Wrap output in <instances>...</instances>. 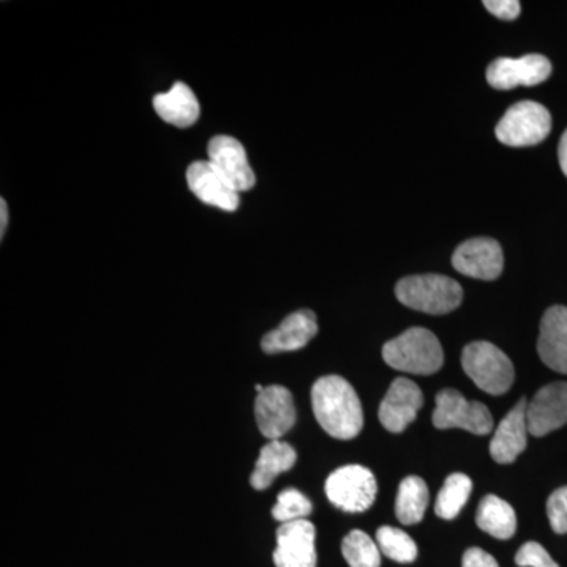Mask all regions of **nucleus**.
I'll use <instances>...</instances> for the list:
<instances>
[{"instance_id": "nucleus-3", "label": "nucleus", "mask_w": 567, "mask_h": 567, "mask_svg": "<svg viewBox=\"0 0 567 567\" xmlns=\"http://www.w3.org/2000/svg\"><path fill=\"white\" fill-rule=\"evenodd\" d=\"M395 297L406 308L424 315L443 316L461 306L464 290L456 279L447 276L416 275L398 282Z\"/></svg>"}, {"instance_id": "nucleus-16", "label": "nucleus", "mask_w": 567, "mask_h": 567, "mask_svg": "<svg viewBox=\"0 0 567 567\" xmlns=\"http://www.w3.org/2000/svg\"><path fill=\"white\" fill-rule=\"evenodd\" d=\"M186 182L197 199L223 212H235L240 205V193L235 192L215 167L207 162H196L186 171Z\"/></svg>"}, {"instance_id": "nucleus-22", "label": "nucleus", "mask_w": 567, "mask_h": 567, "mask_svg": "<svg viewBox=\"0 0 567 567\" xmlns=\"http://www.w3.org/2000/svg\"><path fill=\"white\" fill-rule=\"evenodd\" d=\"M429 505V488L424 480L409 476L399 486L395 498V517L404 525L420 524Z\"/></svg>"}, {"instance_id": "nucleus-24", "label": "nucleus", "mask_w": 567, "mask_h": 567, "mask_svg": "<svg viewBox=\"0 0 567 567\" xmlns=\"http://www.w3.org/2000/svg\"><path fill=\"white\" fill-rule=\"evenodd\" d=\"M342 555L350 567H380L382 551L361 529H353L342 540Z\"/></svg>"}, {"instance_id": "nucleus-7", "label": "nucleus", "mask_w": 567, "mask_h": 567, "mask_svg": "<svg viewBox=\"0 0 567 567\" xmlns=\"http://www.w3.org/2000/svg\"><path fill=\"white\" fill-rule=\"evenodd\" d=\"M435 404L432 423L436 429H464L476 435L491 434L494 429L491 410L481 402L466 401L456 390L440 391Z\"/></svg>"}, {"instance_id": "nucleus-21", "label": "nucleus", "mask_w": 567, "mask_h": 567, "mask_svg": "<svg viewBox=\"0 0 567 567\" xmlns=\"http://www.w3.org/2000/svg\"><path fill=\"white\" fill-rule=\"evenodd\" d=\"M476 524L487 535L506 540L516 535V511L499 496L487 495L477 507Z\"/></svg>"}, {"instance_id": "nucleus-18", "label": "nucleus", "mask_w": 567, "mask_h": 567, "mask_svg": "<svg viewBox=\"0 0 567 567\" xmlns=\"http://www.w3.org/2000/svg\"><path fill=\"white\" fill-rule=\"evenodd\" d=\"M537 353L547 368L567 374V308L551 306L540 320Z\"/></svg>"}, {"instance_id": "nucleus-12", "label": "nucleus", "mask_w": 567, "mask_h": 567, "mask_svg": "<svg viewBox=\"0 0 567 567\" xmlns=\"http://www.w3.org/2000/svg\"><path fill=\"white\" fill-rule=\"evenodd\" d=\"M276 543V567H317L316 527L308 518L282 524Z\"/></svg>"}, {"instance_id": "nucleus-1", "label": "nucleus", "mask_w": 567, "mask_h": 567, "mask_svg": "<svg viewBox=\"0 0 567 567\" xmlns=\"http://www.w3.org/2000/svg\"><path fill=\"white\" fill-rule=\"evenodd\" d=\"M311 401L317 423L333 439L352 440L363 431V405L354 388L342 377L317 380Z\"/></svg>"}, {"instance_id": "nucleus-15", "label": "nucleus", "mask_w": 567, "mask_h": 567, "mask_svg": "<svg viewBox=\"0 0 567 567\" xmlns=\"http://www.w3.org/2000/svg\"><path fill=\"white\" fill-rule=\"evenodd\" d=\"M528 401L522 398L496 427L491 442V456L498 464H513L528 443Z\"/></svg>"}, {"instance_id": "nucleus-8", "label": "nucleus", "mask_w": 567, "mask_h": 567, "mask_svg": "<svg viewBox=\"0 0 567 567\" xmlns=\"http://www.w3.org/2000/svg\"><path fill=\"white\" fill-rule=\"evenodd\" d=\"M208 163L237 193L249 192L256 185V174L241 142L219 134L208 142Z\"/></svg>"}, {"instance_id": "nucleus-32", "label": "nucleus", "mask_w": 567, "mask_h": 567, "mask_svg": "<svg viewBox=\"0 0 567 567\" xmlns=\"http://www.w3.org/2000/svg\"><path fill=\"white\" fill-rule=\"evenodd\" d=\"M7 227H9V207L6 199H0V238L6 237Z\"/></svg>"}, {"instance_id": "nucleus-20", "label": "nucleus", "mask_w": 567, "mask_h": 567, "mask_svg": "<svg viewBox=\"0 0 567 567\" xmlns=\"http://www.w3.org/2000/svg\"><path fill=\"white\" fill-rule=\"evenodd\" d=\"M297 464V451L289 443L271 440L262 447L251 475V486L256 491H265L274 484L276 477L289 472Z\"/></svg>"}, {"instance_id": "nucleus-6", "label": "nucleus", "mask_w": 567, "mask_h": 567, "mask_svg": "<svg viewBox=\"0 0 567 567\" xmlns=\"http://www.w3.org/2000/svg\"><path fill=\"white\" fill-rule=\"evenodd\" d=\"M324 492L339 509L346 513H364L375 502L374 473L361 465L341 466L328 476Z\"/></svg>"}, {"instance_id": "nucleus-28", "label": "nucleus", "mask_w": 567, "mask_h": 567, "mask_svg": "<svg viewBox=\"0 0 567 567\" xmlns=\"http://www.w3.org/2000/svg\"><path fill=\"white\" fill-rule=\"evenodd\" d=\"M516 565L518 567H559L554 558L548 555L546 548L535 543V540H529V543L518 548Z\"/></svg>"}, {"instance_id": "nucleus-4", "label": "nucleus", "mask_w": 567, "mask_h": 567, "mask_svg": "<svg viewBox=\"0 0 567 567\" xmlns=\"http://www.w3.org/2000/svg\"><path fill=\"white\" fill-rule=\"evenodd\" d=\"M462 368L484 393L502 395L513 386V361L498 347L486 341L472 342L462 352Z\"/></svg>"}, {"instance_id": "nucleus-23", "label": "nucleus", "mask_w": 567, "mask_h": 567, "mask_svg": "<svg viewBox=\"0 0 567 567\" xmlns=\"http://www.w3.org/2000/svg\"><path fill=\"white\" fill-rule=\"evenodd\" d=\"M473 491V481L464 473H453L446 477L442 491L436 496L435 514L443 520H453L461 514Z\"/></svg>"}, {"instance_id": "nucleus-2", "label": "nucleus", "mask_w": 567, "mask_h": 567, "mask_svg": "<svg viewBox=\"0 0 567 567\" xmlns=\"http://www.w3.org/2000/svg\"><path fill=\"white\" fill-rule=\"evenodd\" d=\"M383 360L395 371L432 375L442 369L445 354L439 338L425 328H410L383 346Z\"/></svg>"}, {"instance_id": "nucleus-25", "label": "nucleus", "mask_w": 567, "mask_h": 567, "mask_svg": "<svg viewBox=\"0 0 567 567\" xmlns=\"http://www.w3.org/2000/svg\"><path fill=\"white\" fill-rule=\"evenodd\" d=\"M377 546L385 557L393 559L395 563L409 565L415 561L417 557V547L415 540L412 539L402 529L393 527H382L377 532Z\"/></svg>"}, {"instance_id": "nucleus-29", "label": "nucleus", "mask_w": 567, "mask_h": 567, "mask_svg": "<svg viewBox=\"0 0 567 567\" xmlns=\"http://www.w3.org/2000/svg\"><path fill=\"white\" fill-rule=\"evenodd\" d=\"M487 11L499 20L514 21L520 14L522 6L518 0H486L484 2Z\"/></svg>"}, {"instance_id": "nucleus-31", "label": "nucleus", "mask_w": 567, "mask_h": 567, "mask_svg": "<svg viewBox=\"0 0 567 567\" xmlns=\"http://www.w3.org/2000/svg\"><path fill=\"white\" fill-rule=\"evenodd\" d=\"M559 166H561L563 174L567 177V130L559 141L558 147Z\"/></svg>"}, {"instance_id": "nucleus-13", "label": "nucleus", "mask_w": 567, "mask_h": 567, "mask_svg": "<svg viewBox=\"0 0 567 567\" xmlns=\"http://www.w3.org/2000/svg\"><path fill=\"white\" fill-rule=\"evenodd\" d=\"M503 249L494 238H472L453 254V267L458 274L481 281H494L503 271Z\"/></svg>"}, {"instance_id": "nucleus-9", "label": "nucleus", "mask_w": 567, "mask_h": 567, "mask_svg": "<svg viewBox=\"0 0 567 567\" xmlns=\"http://www.w3.org/2000/svg\"><path fill=\"white\" fill-rule=\"evenodd\" d=\"M551 74V63L540 54L524 58H499L488 65L486 78L488 84L498 91H511L518 85L533 87L543 84Z\"/></svg>"}, {"instance_id": "nucleus-14", "label": "nucleus", "mask_w": 567, "mask_h": 567, "mask_svg": "<svg viewBox=\"0 0 567 567\" xmlns=\"http://www.w3.org/2000/svg\"><path fill=\"white\" fill-rule=\"evenodd\" d=\"M528 432L546 436L567 424V383L555 382L540 388L528 402Z\"/></svg>"}, {"instance_id": "nucleus-17", "label": "nucleus", "mask_w": 567, "mask_h": 567, "mask_svg": "<svg viewBox=\"0 0 567 567\" xmlns=\"http://www.w3.org/2000/svg\"><path fill=\"white\" fill-rule=\"evenodd\" d=\"M319 331L317 317L309 309L292 312L276 330L264 336L262 350L268 354L295 352L308 346Z\"/></svg>"}, {"instance_id": "nucleus-26", "label": "nucleus", "mask_w": 567, "mask_h": 567, "mask_svg": "<svg viewBox=\"0 0 567 567\" xmlns=\"http://www.w3.org/2000/svg\"><path fill=\"white\" fill-rule=\"evenodd\" d=\"M312 513V503L305 494H301L298 488L289 487L278 495V503H276L271 514L275 520L281 524H290V522L306 520Z\"/></svg>"}, {"instance_id": "nucleus-11", "label": "nucleus", "mask_w": 567, "mask_h": 567, "mask_svg": "<svg viewBox=\"0 0 567 567\" xmlns=\"http://www.w3.org/2000/svg\"><path fill=\"white\" fill-rule=\"evenodd\" d=\"M424 404L420 386L405 377L391 383L379 409V420L391 434H401L413 421Z\"/></svg>"}, {"instance_id": "nucleus-19", "label": "nucleus", "mask_w": 567, "mask_h": 567, "mask_svg": "<svg viewBox=\"0 0 567 567\" xmlns=\"http://www.w3.org/2000/svg\"><path fill=\"white\" fill-rule=\"evenodd\" d=\"M153 107L164 122L177 128H189L199 121V100L185 82H175L169 91L155 95Z\"/></svg>"}, {"instance_id": "nucleus-10", "label": "nucleus", "mask_w": 567, "mask_h": 567, "mask_svg": "<svg viewBox=\"0 0 567 567\" xmlns=\"http://www.w3.org/2000/svg\"><path fill=\"white\" fill-rule=\"evenodd\" d=\"M256 421L264 436L279 440L293 427L297 421L293 395L286 386H265L256 399Z\"/></svg>"}, {"instance_id": "nucleus-27", "label": "nucleus", "mask_w": 567, "mask_h": 567, "mask_svg": "<svg viewBox=\"0 0 567 567\" xmlns=\"http://www.w3.org/2000/svg\"><path fill=\"white\" fill-rule=\"evenodd\" d=\"M547 516L557 535H567V486L548 496Z\"/></svg>"}, {"instance_id": "nucleus-5", "label": "nucleus", "mask_w": 567, "mask_h": 567, "mask_svg": "<svg viewBox=\"0 0 567 567\" xmlns=\"http://www.w3.org/2000/svg\"><path fill=\"white\" fill-rule=\"evenodd\" d=\"M551 115L543 104L520 102L511 106L496 125V140L509 147H529L546 140Z\"/></svg>"}, {"instance_id": "nucleus-30", "label": "nucleus", "mask_w": 567, "mask_h": 567, "mask_svg": "<svg viewBox=\"0 0 567 567\" xmlns=\"http://www.w3.org/2000/svg\"><path fill=\"white\" fill-rule=\"evenodd\" d=\"M462 567H499L496 559L483 548L472 547L462 558Z\"/></svg>"}]
</instances>
